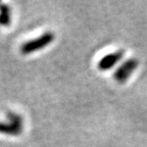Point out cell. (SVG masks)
Returning a JSON list of instances; mask_svg holds the SVG:
<instances>
[{"instance_id":"cell-4","label":"cell","mask_w":147,"mask_h":147,"mask_svg":"<svg viewBox=\"0 0 147 147\" xmlns=\"http://www.w3.org/2000/svg\"><path fill=\"white\" fill-rule=\"evenodd\" d=\"M23 132V125L12 122H0V133L10 136H18Z\"/></svg>"},{"instance_id":"cell-5","label":"cell","mask_w":147,"mask_h":147,"mask_svg":"<svg viewBox=\"0 0 147 147\" xmlns=\"http://www.w3.org/2000/svg\"><path fill=\"white\" fill-rule=\"evenodd\" d=\"M11 22V11L10 7L6 4L0 3V26L8 27Z\"/></svg>"},{"instance_id":"cell-3","label":"cell","mask_w":147,"mask_h":147,"mask_svg":"<svg viewBox=\"0 0 147 147\" xmlns=\"http://www.w3.org/2000/svg\"><path fill=\"white\" fill-rule=\"evenodd\" d=\"M124 55H125V52L123 50H117V51H115V52L109 53V54L103 56V57L99 60L97 67L102 71H109L110 69H113L115 64L124 57Z\"/></svg>"},{"instance_id":"cell-1","label":"cell","mask_w":147,"mask_h":147,"mask_svg":"<svg viewBox=\"0 0 147 147\" xmlns=\"http://www.w3.org/2000/svg\"><path fill=\"white\" fill-rule=\"evenodd\" d=\"M54 39V34L52 32H46L42 36L38 37L36 39L30 40L26 42L21 46L22 54H30L35 51H38L40 49L44 48L47 45L51 43Z\"/></svg>"},{"instance_id":"cell-2","label":"cell","mask_w":147,"mask_h":147,"mask_svg":"<svg viewBox=\"0 0 147 147\" xmlns=\"http://www.w3.org/2000/svg\"><path fill=\"white\" fill-rule=\"evenodd\" d=\"M137 67H138V60L136 58H130V59L126 60L115 71L113 79L117 83H119V84H124L132 76V74L135 71Z\"/></svg>"}]
</instances>
